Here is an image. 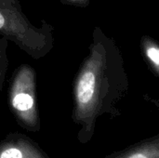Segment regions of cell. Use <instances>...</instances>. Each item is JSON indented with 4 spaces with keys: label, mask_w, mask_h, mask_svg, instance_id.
<instances>
[{
    "label": "cell",
    "mask_w": 159,
    "mask_h": 158,
    "mask_svg": "<svg viewBox=\"0 0 159 158\" xmlns=\"http://www.w3.org/2000/svg\"><path fill=\"white\" fill-rule=\"evenodd\" d=\"M7 47H8V40L6 37L1 36L0 37V93L4 85L5 77L8 66Z\"/></svg>",
    "instance_id": "obj_5"
},
{
    "label": "cell",
    "mask_w": 159,
    "mask_h": 158,
    "mask_svg": "<svg viewBox=\"0 0 159 158\" xmlns=\"http://www.w3.org/2000/svg\"><path fill=\"white\" fill-rule=\"evenodd\" d=\"M53 26L45 20L38 27L32 23L19 0H0V35L34 60L42 59L53 48Z\"/></svg>",
    "instance_id": "obj_1"
},
{
    "label": "cell",
    "mask_w": 159,
    "mask_h": 158,
    "mask_svg": "<svg viewBox=\"0 0 159 158\" xmlns=\"http://www.w3.org/2000/svg\"><path fill=\"white\" fill-rule=\"evenodd\" d=\"M146 54L153 63L159 66V48L156 47H149L146 50Z\"/></svg>",
    "instance_id": "obj_6"
},
{
    "label": "cell",
    "mask_w": 159,
    "mask_h": 158,
    "mask_svg": "<svg viewBox=\"0 0 159 158\" xmlns=\"http://www.w3.org/2000/svg\"><path fill=\"white\" fill-rule=\"evenodd\" d=\"M0 158H49L30 137L19 132L7 134L0 142Z\"/></svg>",
    "instance_id": "obj_3"
},
{
    "label": "cell",
    "mask_w": 159,
    "mask_h": 158,
    "mask_svg": "<svg viewBox=\"0 0 159 158\" xmlns=\"http://www.w3.org/2000/svg\"><path fill=\"white\" fill-rule=\"evenodd\" d=\"M103 158H159V135L143 140Z\"/></svg>",
    "instance_id": "obj_4"
},
{
    "label": "cell",
    "mask_w": 159,
    "mask_h": 158,
    "mask_svg": "<svg viewBox=\"0 0 159 158\" xmlns=\"http://www.w3.org/2000/svg\"><path fill=\"white\" fill-rule=\"evenodd\" d=\"M61 1H62V2H63V0H61ZM68 1H78V0H68Z\"/></svg>",
    "instance_id": "obj_7"
},
{
    "label": "cell",
    "mask_w": 159,
    "mask_h": 158,
    "mask_svg": "<svg viewBox=\"0 0 159 158\" xmlns=\"http://www.w3.org/2000/svg\"><path fill=\"white\" fill-rule=\"evenodd\" d=\"M9 105L22 129L31 132L40 130L36 74L32 66L22 64L14 72L9 88Z\"/></svg>",
    "instance_id": "obj_2"
}]
</instances>
